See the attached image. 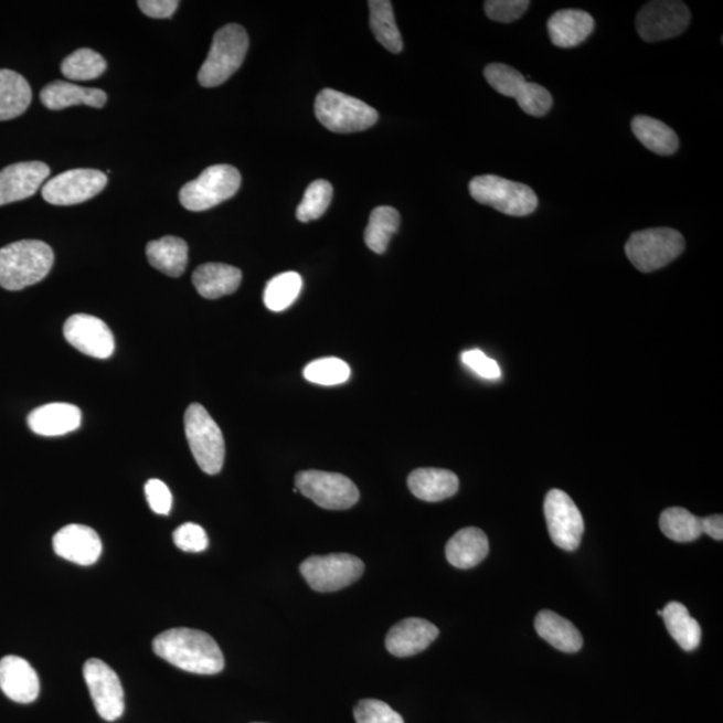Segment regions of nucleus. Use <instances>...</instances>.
<instances>
[{"instance_id":"44","label":"nucleus","mask_w":723,"mask_h":723,"mask_svg":"<svg viewBox=\"0 0 723 723\" xmlns=\"http://www.w3.org/2000/svg\"><path fill=\"white\" fill-rule=\"evenodd\" d=\"M137 4L140 6L145 15L166 19L174 14L180 3L176 2V0H140Z\"/></svg>"},{"instance_id":"34","label":"nucleus","mask_w":723,"mask_h":723,"mask_svg":"<svg viewBox=\"0 0 723 723\" xmlns=\"http://www.w3.org/2000/svg\"><path fill=\"white\" fill-rule=\"evenodd\" d=\"M660 531L678 543L694 542L702 536V519L683 508H669L660 514Z\"/></svg>"},{"instance_id":"20","label":"nucleus","mask_w":723,"mask_h":723,"mask_svg":"<svg viewBox=\"0 0 723 723\" xmlns=\"http://www.w3.org/2000/svg\"><path fill=\"white\" fill-rule=\"evenodd\" d=\"M439 630L425 619L408 618L390 628L386 649L394 657L417 656L437 639Z\"/></svg>"},{"instance_id":"3","label":"nucleus","mask_w":723,"mask_h":723,"mask_svg":"<svg viewBox=\"0 0 723 723\" xmlns=\"http://www.w3.org/2000/svg\"><path fill=\"white\" fill-rule=\"evenodd\" d=\"M248 46L247 31L241 24H226L220 29L213 38L210 54L200 68V85L216 87L228 81L243 65Z\"/></svg>"},{"instance_id":"7","label":"nucleus","mask_w":723,"mask_h":723,"mask_svg":"<svg viewBox=\"0 0 723 723\" xmlns=\"http://www.w3.org/2000/svg\"><path fill=\"white\" fill-rule=\"evenodd\" d=\"M684 238L671 228L635 232L626 243V255L640 273L649 274L668 266L684 251Z\"/></svg>"},{"instance_id":"15","label":"nucleus","mask_w":723,"mask_h":723,"mask_svg":"<svg viewBox=\"0 0 723 723\" xmlns=\"http://www.w3.org/2000/svg\"><path fill=\"white\" fill-rule=\"evenodd\" d=\"M84 678L100 719L117 721L125 712V700L116 671L104 660L93 658L84 666Z\"/></svg>"},{"instance_id":"41","label":"nucleus","mask_w":723,"mask_h":723,"mask_svg":"<svg viewBox=\"0 0 723 723\" xmlns=\"http://www.w3.org/2000/svg\"><path fill=\"white\" fill-rule=\"evenodd\" d=\"M173 542L184 552L200 553L209 549V536L203 527L185 523L173 533Z\"/></svg>"},{"instance_id":"37","label":"nucleus","mask_w":723,"mask_h":723,"mask_svg":"<svg viewBox=\"0 0 723 723\" xmlns=\"http://www.w3.org/2000/svg\"><path fill=\"white\" fill-rule=\"evenodd\" d=\"M304 375L308 382L316 383V385L337 386L349 381L351 370L344 361L329 357L308 363Z\"/></svg>"},{"instance_id":"22","label":"nucleus","mask_w":723,"mask_h":723,"mask_svg":"<svg viewBox=\"0 0 723 723\" xmlns=\"http://www.w3.org/2000/svg\"><path fill=\"white\" fill-rule=\"evenodd\" d=\"M553 45L572 49L582 45L594 33V18L586 11L568 9L555 12L546 23Z\"/></svg>"},{"instance_id":"43","label":"nucleus","mask_w":723,"mask_h":723,"mask_svg":"<svg viewBox=\"0 0 723 723\" xmlns=\"http://www.w3.org/2000/svg\"><path fill=\"white\" fill-rule=\"evenodd\" d=\"M145 495L150 509L157 514H169L172 509L173 498L171 490L161 480L152 479L145 486Z\"/></svg>"},{"instance_id":"14","label":"nucleus","mask_w":723,"mask_h":723,"mask_svg":"<svg viewBox=\"0 0 723 723\" xmlns=\"http://www.w3.org/2000/svg\"><path fill=\"white\" fill-rule=\"evenodd\" d=\"M108 184V176L97 169H72L50 179L42 188L49 204L75 205L97 196Z\"/></svg>"},{"instance_id":"18","label":"nucleus","mask_w":723,"mask_h":723,"mask_svg":"<svg viewBox=\"0 0 723 723\" xmlns=\"http://www.w3.org/2000/svg\"><path fill=\"white\" fill-rule=\"evenodd\" d=\"M53 546L56 555L78 565H93L103 553V542L91 527L71 524L55 533Z\"/></svg>"},{"instance_id":"26","label":"nucleus","mask_w":723,"mask_h":723,"mask_svg":"<svg viewBox=\"0 0 723 723\" xmlns=\"http://www.w3.org/2000/svg\"><path fill=\"white\" fill-rule=\"evenodd\" d=\"M487 534L479 528H464L446 544V559L453 567L469 570L479 565L488 556Z\"/></svg>"},{"instance_id":"46","label":"nucleus","mask_w":723,"mask_h":723,"mask_svg":"<svg viewBox=\"0 0 723 723\" xmlns=\"http://www.w3.org/2000/svg\"><path fill=\"white\" fill-rule=\"evenodd\" d=\"M658 615H659V616H662V615H663L662 609H659Z\"/></svg>"},{"instance_id":"32","label":"nucleus","mask_w":723,"mask_h":723,"mask_svg":"<svg viewBox=\"0 0 723 723\" xmlns=\"http://www.w3.org/2000/svg\"><path fill=\"white\" fill-rule=\"evenodd\" d=\"M370 28L376 41L390 53L398 54L404 49L402 35L395 23L393 3L389 0H370Z\"/></svg>"},{"instance_id":"11","label":"nucleus","mask_w":723,"mask_h":723,"mask_svg":"<svg viewBox=\"0 0 723 723\" xmlns=\"http://www.w3.org/2000/svg\"><path fill=\"white\" fill-rule=\"evenodd\" d=\"M363 572L364 564L361 559L349 553L311 556L300 564V574L318 593H336L351 586Z\"/></svg>"},{"instance_id":"35","label":"nucleus","mask_w":723,"mask_h":723,"mask_svg":"<svg viewBox=\"0 0 723 723\" xmlns=\"http://www.w3.org/2000/svg\"><path fill=\"white\" fill-rule=\"evenodd\" d=\"M301 286H304V280L297 273L276 275L264 289V305L274 312L285 311L299 298Z\"/></svg>"},{"instance_id":"1","label":"nucleus","mask_w":723,"mask_h":723,"mask_svg":"<svg viewBox=\"0 0 723 723\" xmlns=\"http://www.w3.org/2000/svg\"><path fill=\"white\" fill-rule=\"evenodd\" d=\"M157 657L181 670L215 676L224 670V656L211 635L192 628H171L153 640Z\"/></svg>"},{"instance_id":"29","label":"nucleus","mask_w":723,"mask_h":723,"mask_svg":"<svg viewBox=\"0 0 723 723\" xmlns=\"http://www.w3.org/2000/svg\"><path fill=\"white\" fill-rule=\"evenodd\" d=\"M631 129L645 148L659 156L674 155L679 148V138L668 125L649 116L632 118Z\"/></svg>"},{"instance_id":"30","label":"nucleus","mask_w":723,"mask_h":723,"mask_svg":"<svg viewBox=\"0 0 723 723\" xmlns=\"http://www.w3.org/2000/svg\"><path fill=\"white\" fill-rule=\"evenodd\" d=\"M33 93L29 82L8 68L0 71V121H9L28 110Z\"/></svg>"},{"instance_id":"5","label":"nucleus","mask_w":723,"mask_h":723,"mask_svg":"<svg viewBox=\"0 0 723 723\" xmlns=\"http://www.w3.org/2000/svg\"><path fill=\"white\" fill-rule=\"evenodd\" d=\"M316 116L334 134H355L374 127L379 111L363 100L334 89H323L316 99Z\"/></svg>"},{"instance_id":"16","label":"nucleus","mask_w":723,"mask_h":723,"mask_svg":"<svg viewBox=\"0 0 723 723\" xmlns=\"http://www.w3.org/2000/svg\"><path fill=\"white\" fill-rule=\"evenodd\" d=\"M64 336L73 348L97 360H108L115 353V337L109 326L97 317L75 313L66 320Z\"/></svg>"},{"instance_id":"17","label":"nucleus","mask_w":723,"mask_h":723,"mask_svg":"<svg viewBox=\"0 0 723 723\" xmlns=\"http://www.w3.org/2000/svg\"><path fill=\"white\" fill-rule=\"evenodd\" d=\"M50 174L45 162L12 163L0 171V205L34 196Z\"/></svg>"},{"instance_id":"36","label":"nucleus","mask_w":723,"mask_h":723,"mask_svg":"<svg viewBox=\"0 0 723 723\" xmlns=\"http://www.w3.org/2000/svg\"><path fill=\"white\" fill-rule=\"evenodd\" d=\"M106 66L103 55L92 49H79L62 62L61 71L72 81H92L100 77Z\"/></svg>"},{"instance_id":"12","label":"nucleus","mask_w":723,"mask_h":723,"mask_svg":"<svg viewBox=\"0 0 723 723\" xmlns=\"http://www.w3.org/2000/svg\"><path fill=\"white\" fill-rule=\"evenodd\" d=\"M691 14L678 0H656L644 6L637 15V31L645 42H660L681 35L689 28Z\"/></svg>"},{"instance_id":"28","label":"nucleus","mask_w":723,"mask_h":723,"mask_svg":"<svg viewBox=\"0 0 723 723\" xmlns=\"http://www.w3.org/2000/svg\"><path fill=\"white\" fill-rule=\"evenodd\" d=\"M147 256L152 267L172 278H179L187 268L188 244L180 237L166 236L147 245Z\"/></svg>"},{"instance_id":"31","label":"nucleus","mask_w":723,"mask_h":723,"mask_svg":"<svg viewBox=\"0 0 723 723\" xmlns=\"http://www.w3.org/2000/svg\"><path fill=\"white\" fill-rule=\"evenodd\" d=\"M662 612L664 625L679 647L684 651L697 650L701 644L702 630L687 606L679 602H671Z\"/></svg>"},{"instance_id":"6","label":"nucleus","mask_w":723,"mask_h":723,"mask_svg":"<svg viewBox=\"0 0 723 723\" xmlns=\"http://www.w3.org/2000/svg\"><path fill=\"white\" fill-rule=\"evenodd\" d=\"M185 434L199 468L206 475H217L223 469L225 443L222 430L211 414L200 404L187 408Z\"/></svg>"},{"instance_id":"13","label":"nucleus","mask_w":723,"mask_h":723,"mask_svg":"<svg viewBox=\"0 0 723 723\" xmlns=\"http://www.w3.org/2000/svg\"><path fill=\"white\" fill-rule=\"evenodd\" d=\"M546 527L553 544L575 551L582 543L584 520L574 500L561 489H552L544 501Z\"/></svg>"},{"instance_id":"27","label":"nucleus","mask_w":723,"mask_h":723,"mask_svg":"<svg viewBox=\"0 0 723 723\" xmlns=\"http://www.w3.org/2000/svg\"><path fill=\"white\" fill-rule=\"evenodd\" d=\"M534 628L545 642L563 652H577L583 647L581 631L570 620L550 609L538 614Z\"/></svg>"},{"instance_id":"42","label":"nucleus","mask_w":723,"mask_h":723,"mask_svg":"<svg viewBox=\"0 0 723 723\" xmlns=\"http://www.w3.org/2000/svg\"><path fill=\"white\" fill-rule=\"evenodd\" d=\"M465 366L474 370L476 374L486 380H499L501 370L498 362L487 357L481 350H468L461 355Z\"/></svg>"},{"instance_id":"21","label":"nucleus","mask_w":723,"mask_h":723,"mask_svg":"<svg viewBox=\"0 0 723 723\" xmlns=\"http://www.w3.org/2000/svg\"><path fill=\"white\" fill-rule=\"evenodd\" d=\"M81 421L82 413L77 406L54 402L31 412L28 424L30 429L40 436L59 437L77 430Z\"/></svg>"},{"instance_id":"8","label":"nucleus","mask_w":723,"mask_h":723,"mask_svg":"<svg viewBox=\"0 0 723 723\" xmlns=\"http://www.w3.org/2000/svg\"><path fill=\"white\" fill-rule=\"evenodd\" d=\"M241 185L242 176L235 167L212 166L181 188L180 203L192 212L211 210L234 198Z\"/></svg>"},{"instance_id":"19","label":"nucleus","mask_w":723,"mask_h":723,"mask_svg":"<svg viewBox=\"0 0 723 723\" xmlns=\"http://www.w3.org/2000/svg\"><path fill=\"white\" fill-rule=\"evenodd\" d=\"M0 689L11 701L28 705L40 695V678L26 659L8 656L0 659Z\"/></svg>"},{"instance_id":"9","label":"nucleus","mask_w":723,"mask_h":723,"mask_svg":"<svg viewBox=\"0 0 723 723\" xmlns=\"http://www.w3.org/2000/svg\"><path fill=\"white\" fill-rule=\"evenodd\" d=\"M488 84L501 96L518 100L520 109L533 117H544L553 98L545 87L528 82L523 74L504 64H490L483 71Z\"/></svg>"},{"instance_id":"40","label":"nucleus","mask_w":723,"mask_h":723,"mask_svg":"<svg viewBox=\"0 0 723 723\" xmlns=\"http://www.w3.org/2000/svg\"><path fill=\"white\" fill-rule=\"evenodd\" d=\"M530 6L528 0H487L483 10L495 22L512 23L523 17Z\"/></svg>"},{"instance_id":"23","label":"nucleus","mask_w":723,"mask_h":723,"mask_svg":"<svg viewBox=\"0 0 723 723\" xmlns=\"http://www.w3.org/2000/svg\"><path fill=\"white\" fill-rule=\"evenodd\" d=\"M241 269L224 263H205L194 269L192 281L201 297L219 299L236 291L241 286Z\"/></svg>"},{"instance_id":"33","label":"nucleus","mask_w":723,"mask_h":723,"mask_svg":"<svg viewBox=\"0 0 723 723\" xmlns=\"http://www.w3.org/2000/svg\"><path fill=\"white\" fill-rule=\"evenodd\" d=\"M401 216L393 206H376L370 213L369 224L364 231V243L375 254H385L392 237L397 234Z\"/></svg>"},{"instance_id":"4","label":"nucleus","mask_w":723,"mask_h":723,"mask_svg":"<svg viewBox=\"0 0 723 723\" xmlns=\"http://www.w3.org/2000/svg\"><path fill=\"white\" fill-rule=\"evenodd\" d=\"M469 193L477 203L492 206L508 216L531 215L539 205L531 187L495 174L477 176L469 182Z\"/></svg>"},{"instance_id":"25","label":"nucleus","mask_w":723,"mask_h":723,"mask_svg":"<svg viewBox=\"0 0 723 723\" xmlns=\"http://www.w3.org/2000/svg\"><path fill=\"white\" fill-rule=\"evenodd\" d=\"M42 104L50 110H64L75 105L104 108L108 96L104 91L82 87L65 81H54L41 92Z\"/></svg>"},{"instance_id":"39","label":"nucleus","mask_w":723,"mask_h":723,"mask_svg":"<svg viewBox=\"0 0 723 723\" xmlns=\"http://www.w3.org/2000/svg\"><path fill=\"white\" fill-rule=\"evenodd\" d=\"M357 723H405L404 719L387 703L379 700H363L354 709Z\"/></svg>"},{"instance_id":"10","label":"nucleus","mask_w":723,"mask_h":723,"mask_svg":"<svg viewBox=\"0 0 723 723\" xmlns=\"http://www.w3.org/2000/svg\"><path fill=\"white\" fill-rule=\"evenodd\" d=\"M295 486L307 499L330 511H343L360 500V490L349 477L330 471H299L295 477Z\"/></svg>"},{"instance_id":"24","label":"nucleus","mask_w":723,"mask_h":723,"mask_svg":"<svg viewBox=\"0 0 723 723\" xmlns=\"http://www.w3.org/2000/svg\"><path fill=\"white\" fill-rule=\"evenodd\" d=\"M407 486L417 499L438 502L455 496L460 488V481L450 470L421 468L412 471Z\"/></svg>"},{"instance_id":"2","label":"nucleus","mask_w":723,"mask_h":723,"mask_svg":"<svg viewBox=\"0 0 723 723\" xmlns=\"http://www.w3.org/2000/svg\"><path fill=\"white\" fill-rule=\"evenodd\" d=\"M54 253L41 241H21L0 249V286L9 291L36 285L52 272Z\"/></svg>"},{"instance_id":"45","label":"nucleus","mask_w":723,"mask_h":723,"mask_svg":"<svg viewBox=\"0 0 723 723\" xmlns=\"http://www.w3.org/2000/svg\"><path fill=\"white\" fill-rule=\"evenodd\" d=\"M702 533L709 534L710 538L714 540L723 539V518L722 514L709 515V518L702 519Z\"/></svg>"},{"instance_id":"38","label":"nucleus","mask_w":723,"mask_h":723,"mask_svg":"<svg viewBox=\"0 0 723 723\" xmlns=\"http://www.w3.org/2000/svg\"><path fill=\"white\" fill-rule=\"evenodd\" d=\"M332 185L329 181L317 180L308 185L304 200L298 206L297 217L301 223L312 222L325 215L331 204Z\"/></svg>"}]
</instances>
